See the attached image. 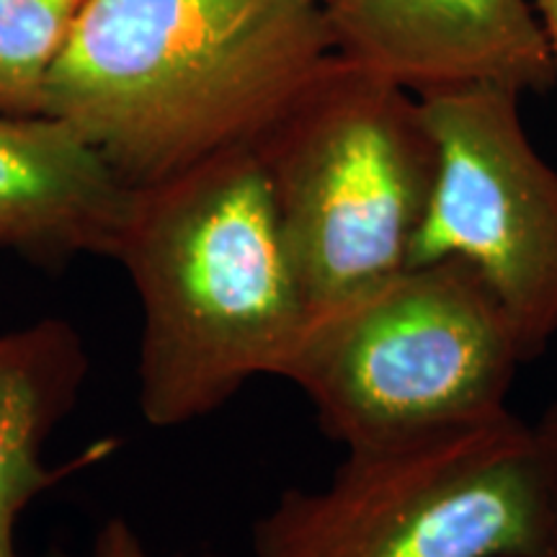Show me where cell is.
Masks as SVG:
<instances>
[{"instance_id": "obj_1", "label": "cell", "mask_w": 557, "mask_h": 557, "mask_svg": "<svg viewBox=\"0 0 557 557\" xmlns=\"http://www.w3.org/2000/svg\"><path fill=\"white\" fill-rule=\"evenodd\" d=\"M333 58L320 0H90L45 114L139 189L256 148Z\"/></svg>"}, {"instance_id": "obj_2", "label": "cell", "mask_w": 557, "mask_h": 557, "mask_svg": "<svg viewBox=\"0 0 557 557\" xmlns=\"http://www.w3.org/2000/svg\"><path fill=\"white\" fill-rule=\"evenodd\" d=\"M137 299V408L171 431L276 377L308 318L256 148L132 189L114 253Z\"/></svg>"}, {"instance_id": "obj_3", "label": "cell", "mask_w": 557, "mask_h": 557, "mask_svg": "<svg viewBox=\"0 0 557 557\" xmlns=\"http://www.w3.org/2000/svg\"><path fill=\"white\" fill-rule=\"evenodd\" d=\"M320 487H289L250 532V557H517L557 542L532 423L511 408L344 449Z\"/></svg>"}, {"instance_id": "obj_4", "label": "cell", "mask_w": 557, "mask_h": 557, "mask_svg": "<svg viewBox=\"0 0 557 557\" xmlns=\"http://www.w3.org/2000/svg\"><path fill=\"white\" fill-rule=\"evenodd\" d=\"M521 364L487 284L442 259L310 312L278 380L308 398L325 436L357 449L506 410Z\"/></svg>"}, {"instance_id": "obj_5", "label": "cell", "mask_w": 557, "mask_h": 557, "mask_svg": "<svg viewBox=\"0 0 557 557\" xmlns=\"http://www.w3.org/2000/svg\"><path fill=\"white\" fill-rule=\"evenodd\" d=\"M256 152L308 315L408 267L436 181L413 94L336 54Z\"/></svg>"}, {"instance_id": "obj_6", "label": "cell", "mask_w": 557, "mask_h": 557, "mask_svg": "<svg viewBox=\"0 0 557 557\" xmlns=\"http://www.w3.org/2000/svg\"><path fill=\"white\" fill-rule=\"evenodd\" d=\"M511 88L418 99L436 181L410 263L459 259L487 284L527 361L557 338V169L534 148Z\"/></svg>"}, {"instance_id": "obj_7", "label": "cell", "mask_w": 557, "mask_h": 557, "mask_svg": "<svg viewBox=\"0 0 557 557\" xmlns=\"http://www.w3.org/2000/svg\"><path fill=\"white\" fill-rule=\"evenodd\" d=\"M336 54L416 99L557 81L532 0H325Z\"/></svg>"}, {"instance_id": "obj_8", "label": "cell", "mask_w": 557, "mask_h": 557, "mask_svg": "<svg viewBox=\"0 0 557 557\" xmlns=\"http://www.w3.org/2000/svg\"><path fill=\"white\" fill-rule=\"evenodd\" d=\"M129 197L70 122L0 111V250L50 269L111 259Z\"/></svg>"}, {"instance_id": "obj_9", "label": "cell", "mask_w": 557, "mask_h": 557, "mask_svg": "<svg viewBox=\"0 0 557 557\" xmlns=\"http://www.w3.org/2000/svg\"><path fill=\"white\" fill-rule=\"evenodd\" d=\"M88 377V348L65 318L0 331V557H21L18 527L62 480L47 444Z\"/></svg>"}, {"instance_id": "obj_10", "label": "cell", "mask_w": 557, "mask_h": 557, "mask_svg": "<svg viewBox=\"0 0 557 557\" xmlns=\"http://www.w3.org/2000/svg\"><path fill=\"white\" fill-rule=\"evenodd\" d=\"M90 0H0V111L45 114L47 81Z\"/></svg>"}, {"instance_id": "obj_11", "label": "cell", "mask_w": 557, "mask_h": 557, "mask_svg": "<svg viewBox=\"0 0 557 557\" xmlns=\"http://www.w3.org/2000/svg\"><path fill=\"white\" fill-rule=\"evenodd\" d=\"M47 557H152V553L129 519L111 517L96 529L86 553L75 555L67 549H52Z\"/></svg>"}, {"instance_id": "obj_12", "label": "cell", "mask_w": 557, "mask_h": 557, "mask_svg": "<svg viewBox=\"0 0 557 557\" xmlns=\"http://www.w3.org/2000/svg\"><path fill=\"white\" fill-rule=\"evenodd\" d=\"M534 438H537V449L542 468H545V478L553 498L557 504V398L545 408V413L537 418V423H532Z\"/></svg>"}, {"instance_id": "obj_13", "label": "cell", "mask_w": 557, "mask_h": 557, "mask_svg": "<svg viewBox=\"0 0 557 557\" xmlns=\"http://www.w3.org/2000/svg\"><path fill=\"white\" fill-rule=\"evenodd\" d=\"M532 5L540 18L542 34H545L549 58H553L557 70V0H532Z\"/></svg>"}, {"instance_id": "obj_14", "label": "cell", "mask_w": 557, "mask_h": 557, "mask_svg": "<svg viewBox=\"0 0 557 557\" xmlns=\"http://www.w3.org/2000/svg\"><path fill=\"white\" fill-rule=\"evenodd\" d=\"M517 557H557V542L555 545H549L545 549H540V553H529V555H517Z\"/></svg>"}, {"instance_id": "obj_15", "label": "cell", "mask_w": 557, "mask_h": 557, "mask_svg": "<svg viewBox=\"0 0 557 557\" xmlns=\"http://www.w3.org/2000/svg\"><path fill=\"white\" fill-rule=\"evenodd\" d=\"M320 3H325V0H320Z\"/></svg>"}]
</instances>
